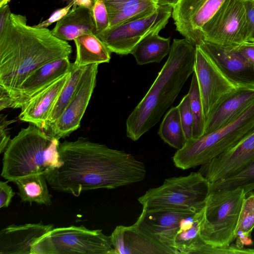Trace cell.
<instances>
[{"mask_svg":"<svg viewBox=\"0 0 254 254\" xmlns=\"http://www.w3.org/2000/svg\"><path fill=\"white\" fill-rule=\"evenodd\" d=\"M62 165L45 175L55 190L79 196L83 192L113 189L143 181L144 164L131 154L79 137L60 142Z\"/></svg>","mask_w":254,"mask_h":254,"instance_id":"1","label":"cell"},{"mask_svg":"<svg viewBox=\"0 0 254 254\" xmlns=\"http://www.w3.org/2000/svg\"><path fill=\"white\" fill-rule=\"evenodd\" d=\"M69 43L47 28L27 25L25 15L11 13L0 33V86L10 96L35 70L46 63L69 57Z\"/></svg>","mask_w":254,"mask_h":254,"instance_id":"2","label":"cell"},{"mask_svg":"<svg viewBox=\"0 0 254 254\" xmlns=\"http://www.w3.org/2000/svg\"><path fill=\"white\" fill-rule=\"evenodd\" d=\"M195 46L174 39L169 57L150 88L128 116L127 137L135 141L158 123L194 72Z\"/></svg>","mask_w":254,"mask_h":254,"instance_id":"3","label":"cell"},{"mask_svg":"<svg viewBox=\"0 0 254 254\" xmlns=\"http://www.w3.org/2000/svg\"><path fill=\"white\" fill-rule=\"evenodd\" d=\"M59 139L29 123L9 141L4 151L1 176L9 182L44 174L62 165Z\"/></svg>","mask_w":254,"mask_h":254,"instance_id":"4","label":"cell"},{"mask_svg":"<svg viewBox=\"0 0 254 254\" xmlns=\"http://www.w3.org/2000/svg\"><path fill=\"white\" fill-rule=\"evenodd\" d=\"M254 133V102L237 119L222 128L187 140L173 157L175 166L187 170L201 166Z\"/></svg>","mask_w":254,"mask_h":254,"instance_id":"5","label":"cell"},{"mask_svg":"<svg viewBox=\"0 0 254 254\" xmlns=\"http://www.w3.org/2000/svg\"><path fill=\"white\" fill-rule=\"evenodd\" d=\"M209 182L198 171L166 179L159 187L147 190L138 198L142 209H172L197 212L205 206Z\"/></svg>","mask_w":254,"mask_h":254,"instance_id":"6","label":"cell"},{"mask_svg":"<svg viewBox=\"0 0 254 254\" xmlns=\"http://www.w3.org/2000/svg\"><path fill=\"white\" fill-rule=\"evenodd\" d=\"M245 195L241 188L209 192L201 230V237L207 245L227 247L236 239L235 231Z\"/></svg>","mask_w":254,"mask_h":254,"instance_id":"7","label":"cell"},{"mask_svg":"<svg viewBox=\"0 0 254 254\" xmlns=\"http://www.w3.org/2000/svg\"><path fill=\"white\" fill-rule=\"evenodd\" d=\"M116 254L110 236L84 226L54 228L33 244L31 254Z\"/></svg>","mask_w":254,"mask_h":254,"instance_id":"8","label":"cell"},{"mask_svg":"<svg viewBox=\"0 0 254 254\" xmlns=\"http://www.w3.org/2000/svg\"><path fill=\"white\" fill-rule=\"evenodd\" d=\"M172 10L170 6L159 5L151 13L109 28L96 36L112 53L120 55L131 54L144 38L158 34L165 27Z\"/></svg>","mask_w":254,"mask_h":254,"instance_id":"9","label":"cell"},{"mask_svg":"<svg viewBox=\"0 0 254 254\" xmlns=\"http://www.w3.org/2000/svg\"><path fill=\"white\" fill-rule=\"evenodd\" d=\"M202 40L225 46L236 47L248 41L244 0H225L201 29Z\"/></svg>","mask_w":254,"mask_h":254,"instance_id":"10","label":"cell"},{"mask_svg":"<svg viewBox=\"0 0 254 254\" xmlns=\"http://www.w3.org/2000/svg\"><path fill=\"white\" fill-rule=\"evenodd\" d=\"M194 72L197 79L206 125L220 105L238 88L223 74L198 44L195 45Z\"/></svg>","mask_w":254,"mask_h":254,"instance_id":"11","label":"cell"},{"mask_svg":"<svg viewBox=\"0 0 254 254\" xmlns=\"http://www.w3.org/2000/svg\"><path fill=\"white\" fill-rule=\"evenodd\" d=\"M98 65L93 64L85 66L71 100L50 127L48 134L60 139L80 127L81 120L96 85Z\"/></svg>","mask_w":254,"mask_h":254,"instance_id":"12","label":"cell"},{"mask_svg":"<svg viewBox=\"0 0 254 254\" xmlns=\"http://www.w3.org/2000/svg\"><path fill=\"white\" fill-rule=\"evenodd\" d=\"M225 0H180L173 7L176 30L194 45L202 40L201 29Z\"/></svg>","mask_w":254,"mask_h":254,"instance_id":"13","label":"cell"},{"mask_svg":"<svg viewBox=\"0 0 254 254\" xmlns=\"http://www.w3.org/2000/svg\"><path fill=\"white\" fill-rule=\"evenodd\" d=\"M198 45L238 88H254V68L235 47L202 40Z\"/></svg>","mask_w":254,"mask_h":254,"instance_id":"14","label":"cell"},{"mask_svg":"<svg viewBox=\"0 0 254 254\" xmlns=\"http://www.w3.org/2000/svg\"><path fill=\"white\" fill-rule=\"evenodd\" d=\"M195 212L181 210L161 209L142 211L134 225L153 241L176 254L175 239L181 220Z\"/></svg>","mask_w":254,"mask_h":254,"instance_id":"15","label":"cell"},{"mask_svg":"<svg viewBox=\"0 0 254 254\" xmlns=\"http://www.w3.org/2000/svg\"><path fill=\"white\" fill-rule=\"evenodd\" d=\"M254 161V133L200 166L198 172L210 184L231 176Z\"/></svg>","mask_w":254,"mask_h":254,"instance_id":"16","label":"cell"},{"mask_svg":"<svg viewBox=\"0 0 254 254\" xmlns=\"http://www.w3.org/2000/svg\"><path fill=\"white\" fill-rule=\"evenodd\" d=\"M69 57L55 60L45 64L29 75L18 90L9 95L12 108H21L35 95L64 74L69 72L72 63Z\"/></svg>","mask_w":254,"mask_h":254,"instance_id":"17","label":"cell"},{"mask_svg":"<svg viewBox=\"0 0 254 254\" xmlns=\"http://www.w3.org/2000/svg\"><path fill=\"white\" fill-rule=\"evenodd\" d=\"M54 228L42 222L7 226L0 232V254H31L35 242Z\"/></svg>","mask_w":254,"mask_h":254,"instance_id":"18","label":"cell"},{"mask_svg":"<svg viewBox=\"0 0 254 254\" xmlns=\"http://www.w3.org/2000/svg\"><path fill=\"white\" fill-rule=\"evenodd\" d=\"M70 75V71L32 97L21 108L19 119L45 130L52 109Z\"/></svg>","mask_w":254,"mask_h":254,"instance_id":"19","label":"cell"},{"mask_svg":"<svg viewBox=\"0 0 254 254\" xmlns=\"http://www.w3.org/2000/svg\"><path fill=\"white\" fill-rule=\"evenodd\" d=\"M204 211L205 207L187 215L181 220L175 239L176 254L219 253L218 248L207 245L201 237Z\"/></svg>","mask_w":254,"mask_h":254,"instance_id":"20","label":"cell"},{"mask_svg":"<svg viewBox=\"0 0 254 254\" xmlns=\"http://www.w3.org/2000/svg\"><path fill=\"white\" fill-rule=\"evenodd\" d=\"M110 237L116 254H172L134 224L129 226H117Z\"/></svg>","mask_w":254,"mask_h":254,"instance_id":"21","label":"cell"},{"mask_svg":"<svg viewBox=\"0 0 254 254\" xmlns=\"http://www.w3.org/2000/svg\"><path fill=\"white\" fill-rule=\"evenodd\" d=\"M254 102V88H238L220 105L206 123L203 135L217 130L232 122Z\"/></svg>","mask_w":254,"mask_h":254,"instance_id":"22","label":"cell"},{"mask_svg":"<svg viewBox=\"0 0 254 254\" xmlns=\"http://www.w3.org/2000/svg\"><path fill=\"white\" fill-rule=\"evenodd\" d=\"M51 31L57 38L66 41L74 40L84 34L97 33L91 9L82 6L69 10Z\"/></svg>","mask_w":254,"mask_h":254,"instance_id":"23","label":"cell"},{"mask_svg":"<svg viewBox=\"0 0 254 254\" xmlns=\"http://www.w3.org/2000/svg\"><path fill=\"white\" fill-rule=\"evenodd\" d=\"M106 6L112 27L155 11L158 0H102Z\"/></svg>","mask_w":254,"mask_h":254,"instance_id":"24","label":"cell"},{"mask_svg":"<svg viewBox=\"0 0 254 254\" xmlns=\"http://www.w3.org/2000/svg\"><path fill=\"white\" fill-rule=\"evenodd\" d=\"M76 56L74 64L85 66L93 64L109 63L111 52L96 35L86 33L74 40Z\"/></svg>","mask_w":254,"mask_h":254,"instance_id":"25","label":"cell"},{"mask_svg":"<svg viewBox=\"0 0 254 254\" xmlns=\"http://www.w3.org/2000/svg\"><path fill=\"white\" fill-rule=\"evenodd\" d=\"M47 181L44 174H37L20 178L12 182L18 188L17 193L22 202L49 206L52 204V196L49 193Z\"/></svg>","mask_w":254,"mask_h":254,"instance_id":"26","label":"cell"},{"mask_svg":"<svg viewBox=\"0 0 254 254\" xmlns=\"http://www.w3.org/2000/svg\"><path fill=\"white\" fill-rule=\"evenodd\" d=\"M170 38L161 37L158 34L149 35L141 40L131 52L138 65L159 63L169 54Z\"/></svg>","mask_w":254,"mask_h":254,"instance_id":"27","label":"cell"},{"mask_svg":"<svg viewBox=\"0 0 254 254\" xmlns=\"http://www.w3.org/2000/svg\"><path fill=\"white\" fill-rule=\"evenodd\" d=\"M158 134L165 143L177 150L184 147L187 139L177 106L172 107L165 114Z\"/></svg>","mask_w":254,"mask_h":254,"instance_id":"28","label":"cell"},{"mask_svg":"<svg viewBox=\"0 0 254 254\" xmlns=\"http://www.w3.org/2000/svg\"><path fill=\"white\" fill-rule=\"evenodd\" d=\"M85 66H77L74 63H72L70 75L52 109L46 123L45 130H49L71 100Z\"/></svg>","mask_w":254,"mask_h":254,"instance_id":"29","label":"cell"},{"mask_svg":"<svg viewBox=\"0 0 254 254\" xmlns=\"http://www.w3.org/2000/svg\"><path fill=\"white\" fill-rule=\"evenodd\" d=\"M254 228V191L245 195L235 231V245L239 248L253 244L251 234Z\"/></svg>","mask_w":254,"mask_h":254,"instance_id":"30","label":"cell"},{"mask_svg":"<svg viewBox=\"0 0 254 254\" xmlns=\"http://www.w3.org/2000/svg\"><path fill=\"white\" fill-rule=\"evenodd\" d=\"M238 188H243L245 194L254 190V161L235 174L210 184V192Z\"/></svg>","mask_w":254,"mask_h":254,"instance_id":"31","label":"cell"},{"mask_svg":"<svg viewBox=\"0 0 254 254\" xmlns=\"http://www.w3.org/2000/svg\"><path fill=\"white\" fill-rule=\"evenodd\" d=\"M188 94L193 117L192 138H198L203 135L205 124L197 79L194 72Z\"/></svg>","mask_w":254,"mask_h":254,"instance_id":"32","label":"cell"},{"mask_svg":"<svg viewBox=\"0 0 254 254\" xmlns=\"http://www.w3.org/2000/svg\"><path fill=\"white\" fill-rule=\"evenodd\" d=\"M182 126L187 140L192 138L193 117L192 113L190 99L188 93L177 106Z\"/></svg>","mask_w":254,"mask_h":254,"instance_id":"33","label":"cell"},{"mask_svg":"<svg viewBox=\"0 0 254 254\" xmlns=\"http://www.w3.org/2000/svg\"><path fill=\"white\" fill-rule=\"evenodd\" d=\"M91 8L96 27V35L109 28L110 21L106 6L102 0H93Z\"/></svg>","mask_w":254,"mask_h":254,"instance_id":"34","label":"cell"},{"mask_svg":"<svg viewBox=\"0 0 254 254\" xmlns=\"http://www.w3.org/2000/svg\"><path fill=\"white\" fill-rule=\"evenodd\" d=\"M15 120H8L7 115L1 114L0 116V153L4 151L9 141L10 135L8 132V126Z\"/></svg>","mask_w":254,"mask_h":254,"instance_id":"35","label":"cell"},{"mask_svg":"<svg viewBox=\"0 0 254 254\" xmlns=\"http://www.w3.org/2000/svg\"><path fill=\"white\" fill-rule=\"evenodd\" d=\"M73 5V1H71L66 6L58 9L55 11L47 19L42 22L34 25L36 27L40 28H46L51 25L53 23L58 21L64 17L72 8Z\"/></svg>","mask_w":254,"mask_h":254,"instance_id":"36","label":"cell"},{"mask_svg":"<svg viewBox=\"0 0 254 254\" xmlns=\"http://www.w3.org/2000/svg\"><path fill=\"white\" fill-rule=\"evenodd\" d=\"M8 180L6 182H0V208L8 207L15 194L12 188L8 184Z\"/></svg>","mask_w":254,"mask_h":254,"instance_id":"37","label":"cell"},{"mask_svg":"<svg viewBox=\"0 0 254 254\" xmlns=\"http://www.w3.org/2000/svg\"><path fill=\"white\" fill-rule=\"evenodd\" d=\"M248 26V41H254V0H244Z\"/></svg>","mask_w":254,"mask_h":254,"instance_id":"38","label":"cell"},{"mask_svg":"<svg viewBox=\"0 0 254 254\" xmlns=\"http://www.w3.org/2000/svg\"><path fill=\"white\" fill-rule=\"evenodd\" d=\"M254 68V41H247L235 47Z\"/></svg>","mask_w":254,"mask_h":254,"instance_id":"39","label":"cell"},{"mask_svg":"<svg viewBox=\"0 0 254 254\" xmlns=\"http://www.w3.org/2000/svg\"><path fill=\"white\" fill-rule=\"evenodd\" d=\"M11 13L8 4L0 7V33L5 29Z\"/></svg>","mask_w":254,"mask_h":254,"instance_id":"40","label":"cell"},{"mask_svg":"<svg viewBox=\"0 0 254 254\" xmlns=\"http://www.w3.org/2000/svg\"><path fill=\"white\" fill-rule=\"evenodd\" d=\"M12 105V101L10 96L2 87L0 86V110L11 108Z\"/></svg>","mask_w":254,"mask_h":254,"instance_id":"41","label":"cell"},{"mask_svg":"<svg viewBox=\"0 0 254 254\" xmlns=\"http://www.w3.org/2000/svg\"><path fill=\"white\" fill-rule=\"evenodd\" d=\"M94 4L93 0H77L71 9L75 8L77 6H82L91 9Z\"/></svg>","mask_w":254,"mask_h":254,"instance_id":"42","label":"cell"},{"mask_svg":"<svg viewBox=\"0 0 254 254\" xmlns=\"http://www.w3.org/2000/svg\"><path fill=\"white\" fill-rule=\"evenodd\" d=\"M158 4L161 5H169L172 8L175 6L180 0H158Z\"/></svg>","mask_w":254,"mask_h":254,"instance_id":"43","label":"cell"},{"mask_svg":"<svg viewBox=\"0 0 254 254\" xmlns=\"http://www.w3.org/2000/svg\"><path fill=\"white\" fill-rule=\"evenodd\" d=\"M10 0H0V7L8 4Z\"/></svg>","mask_w":254,"mask_h":254,"instance_id":"44","label":"cell"},{"mask_svg":"<svg viewBox=\"0 0 254 254\" xmlns=\"http://www.w3.org/2000/svg\"><path fill=\"white\" fill-rule=\"evenodd\" d=\"M77 0H73V5L75 3L76 1Z\"/></svg>","mask_w":254,"mask_h":254,"instance_id":"45","label":"cell"},{"mask_svg":"<svg viewBox=\"0 0 254 254\" xmlns=\"http://www.w3.org/2000/svg\"><path fill=\"white\" fill-rule=\"evenodd\" d=\"M67 0V1H72L73 0Z\"/></svg>","mask_w":254,"mask_h":254,"instance_id":"46","label":"cell"}]
</instances>
